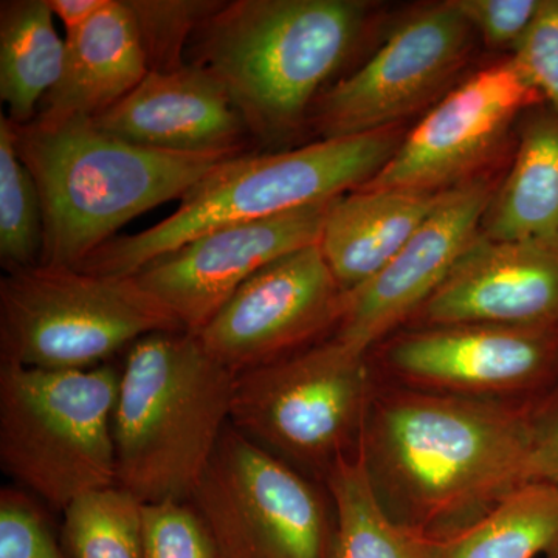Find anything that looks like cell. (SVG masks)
Listing matches in <instances>:
<instances>
[{"label":"cell","mask_w":558,"mask_h":558,"mask_svg":"<svg viewBox=\"0 0 558 558\" xmlns=\"http://www.w3.org/2000/svg\"><path fill=\"white\" fill-rule=\"evenodd\" d=\"M65 40L47 0H3L0 5V98L16 126L32 123L60 80Z\"/></svg>","instance_id":"obj_21"},{"label":"cell","mask_w":558,"mask_h":558,"mask_svg":"<svg viewBox=\"0 0 558 558\" xmlns=\"http://www.w3.org/2000/svg\"><path fill=\"white\" fill-rule=\"evenodd\" d=\"M142 505L117 484L76 498L62 512L65 553L70 558H143Z\"/></svg>","instance_id":"obj_24"},{"label":"cell","mask_w":558,"mask_h":558,"mask_svg":"<svg viewBox=\"0 0 558 558\" xmlns=\"http://www.w3.org/2000/svg\"><path fill=\"white\" fill-rule=\"evenodd\" d=\"M137 22L149 72H170L185 64L193 33L220 2L208 0H128Z\"/></svg>","instance_id":"obj_26"},{"label":"cell","mask_w":558,"mask_h":558,"mask_svg":"<svg viewBox=\"0 0 558 558\" xmlns=\"http://www.w3.org/2000/svg\"><path fill=\"white\" fill-rule=\"evenodd\" d=\"M326 483L336 517L330 558H432V539L381 505L359 447L333 462Z\"/></svg>","instance_id":"obj_23"},{"label":"cell","mask_w":558,"mask_h":558,"mask_svg":"<svg viewBox=\"0 0 558 558\" xmlns=\"http://www.w3.org/2000/svg\"><path fill=\"white\" fill-rule=\"evenodd\" d=\"M440 191L359 189L332 201L319 248L343 292L391 263L438 204Z\"/></svg>","instance_id":"obj_19"},{"label":"cell","mask_w":558,"mask_h":558,"mask_svg":"<svg viewBox=\"0 0 558 558\" xmlns=\"http://www.w3.org/2000/svg\"><path fill=\"white\" fill-rule=\"evenodd\" d=\"M432 539V558H543L558 539V484H523L478 520Z\"/></svg>","instance_id":"obj_22"},{"label":"cell","mask_w":558,"mask_h":558,"mask_svg":"<svg viewBox=\"0 0 558 558\" xmlns=\"http://www.w3.org/2000/svg\"><path fill=\"white\" fill-rule=\"evenodd\" d=\"M234 384L196 333L135 341L113 411L117 486L143 505L189 501L230 425Z\"/></svg>","instance_id":"obj_4"},{"label":"cell","mask_w":558,"mask_h":558,"mask_svg":"<svg viewBox=\"0 0 558 558\" xmlns=\"http://www.w3.org/2000/svg\"><path fill=\"white\" fill-rule=\"evenodd\" d=\"M512 58L545 105L558 113V0H542Z\"/></svg>","instance_id":"obj_29"},{"label":"cell","mask_w":558,"mask_h":558,"mask_svg":"<svg viewBox=\"0 0 558 558\" xmlns=\"http://www.w3.org/2000/svg\"><path fill=\"white\" fill-rule=\"evenodd\" d=\"M53 16L64 24L65 33L87 24L108 0H47Z\"/></svg>","instance_id":"obj_32"},{"label":"cell","mask_w":558,"mask_h":558,"mask_svg":"<svg viewBox=\"0 0 558 558\" xmlns=\"http://www.w3.org/2000/svg\"><path fill=\"white\" fill-rule=\"evenodd\" d=\"M529 475L531 483L558 484V396L539 414Z\"/></svg>","instance_id":"obj_31"},{"label":"cell","mask_w":558,"mask_h":558,"mask_svg":"<svg viewBox=\"0 0 558 558\" xmlns=\"http://www.w3.org/2000/svg\"><path fill=\"white\" fill-rule=\"evenodd\" d=\"M418 311L427 326H558V236L478 234Z\"/></svg>","instance_id":"obj_16"},{"label":"cell","mask_w":558,"mask_h":558,"mask_svg":"<svg viewBox=\"0 0 558 558\" xmlns=\"http://www.w3.org/2000/svg\"><path fill=\"white\" fill-rule=\"evenodd\" d=\"M189 501L220 558H330L336 517L322 492L231 424Z\"/></svg>","instance_id":"obj_9"},{"label":"cell","mask_w":558,"mask_h":558,"mask_svg":"<svg viewBox=\"0 0 558 558\" xmlns=\"http://www.w3.org/2000/svg\"><path fill=\"white\" fill-rule=\"evenodd\" d=\"M539 105L542 95L513 58L481 70L450 92L360 189H446L490 156L520 113Z\"/></svg>","instance_id":"obj_13"},{"label":"cell","mask_w":558,"mask_h":558,"mask_svg":"<svg viewBox=\"0 0 558 558\" xmlns=\"http://www.w3.org/2000/svg\"><path fill=\"white\" fill-rule=\"evenodd\" d=\"M483 220L488 240L558 236V113L549 106L529 113L512 170Z\"/></svg>","instance_id":"obj_20"},{"label":"cell","mask_w":558,"mask_h":558,"mask_svg":"<svg viewBox=\"0 0 558 558\" xmlns=\"http://www.w3.org/2000/svg\"><path fill=\"white\" fill-rule=\"evenodd\" d=\"M143 558H220L215 539L190 501L142 505Z\"/></svg>","instance_id":"obj_27"},{"label":"cell","mask_w":558,"mask_h":558,"mask_svg":"<svg viewBox=\"0 0 558 558\" xmlns=\"http://www.w3.org/2000/svg\"><path fill=\"white\" fill-rule=\"evenodd\" d=\"M332 201L207 231L134 278L183 329L197 333L253 275L281 256L318 244Z\"/></svg>","instance_id":"obj_14"},{"label":"cell","mask_w":558,"mask_h":558,"mask_svg":"<svg viewBox=\"0 0 558 558\" xmlns=\"http://www.w3.org/2000/svg\"><path fill=\"white\" fill-rule=\"evenodd\" d=\"M543 558H558V539L556 543H554L553 548L546 553V556Z\"/></svg>","instance_id":"obj_33"},{"label":"cell","mask_w":558,"mask_h":558,"mask_svg":"<svg viewBox=\"0 0 558 558\" xmlns=\"http://www.w3.org/2000/svg\"><path fill=\"white\" fill-rule=\"evenodd\" d=\"M13 134L17 156L38 186L44 266L78 269L121 227L182 199L227 160L142 148L106 134L89 119L13 124Z\"/></svg>","instance_id":"obj_3"},{"label":"cell","mask_w":558,"mask_h":558,"mask_svg":"<svg viewBox=\"0 0 558 558\" xmlns=\"http://www.w3.org/2000/svg\"><path fill=\"white\" fill-rule=\"evenodd\" d=\"M0 558H70L38 499L20 487L0 492Z\"/></svg>","instance_id":"obj_28"},{"label":"cell","mask_w":558,"mask_h":558,"mask_svg":"<svg viewBox=\"0 0 558 558\" xmlns=\"http://www.w3.org/2000/svg\"><path fill=\"white\" fill-rule=\"evenodd\" d=\"M120 368L0 366V464L50 509L116 486L113 411Z\"/></svg>","instance_id":"obj_6"},{"label":"cell","mask_w":558,"mask_h":558,"mask_svg":"<svg viewBox=\"0 0 558 558\" xmlns=\"http://www.w3.org/2000/svg\"><path fill=\"white\" fill-rule=\"evenodd\" d=\"M558 396L484 399L413 389L371 400L357 447L389 515L429 538L523 484L539 414Z\"/></svg>","instance_id":"obj_1"},{"label":"cell","mask_w":558,"mask_h":558,"mask_svg":"<svg viewBox=\"0 0 558 558\" xmlns=\"http://www.w3.org/2000/svg\"><path fill=\"white\" fill-rule=\"evenodd\" d=\"M387 360L428 391L543 398L558 391V326H428L392 341Z\"/></svg>","instance_id":"obj_12"},{"label":"cell","mask_w":558,"mask_h":558,"mask_svg":"<svg viewBox=\"0 0 558 558\" xmlns=\"http://www.w3.org/2000/svg\"><path fill=\"white\" fill-rule=\"evenodd\" d=\"M366 355L333 337L238 374L230 424L326 478L362 433L371 402Z\"/></svg>","instance_id":"obj_8"},{"label":"cell","mask_w":558,"mask_h":558,"mask_svg":"<svg viewBox=\"0 0 558 558\" xmlns=\"http://www.w3.org/2000/svg\"><path fill=\"white\" fill-rule=\"evenodd\" d=\"M488 46L513 47L537 16L542 0H451Z\"/></svg>","instance_id":"obj_30"},{"label":"cell","mask_w":558,"mask_h":558,"mask_svg":"<svg viewBox=\"0 0 558 558\" xmlns=\"http://www.w3.org/2000/svg\"><path fill=\"white\" fill-rule=\"evenodd\" d=\"M172 330L185 329L134 277L36 264L0 281L2 363L90 369L143 337Z\"/></svg>","instance_id":"obj_7"},{"label":"cell","mask_w":558,"mask_h":558,"mask_svg":"<svg viewBox=\"0 0 558 558\" xmlns=\"http://www.w3.org/2000/svg\"><path fill=\"white\" fill-rule=\"evenodd\" d=\"M357 0L220 2L191 36L190 64L222 84L252 140L293 134L343 64L366 20Z\"/></svg>","instance_id":"obj_2"},{"label":"cell","mask_w":558,"mask_h":558,"mask_svg":"<svg viewBox=\"0 0 558 558\" xmlns=\"http://www.w3.org/2000/svg\"><path fill=\"white\" fill-rule=\"evenodd\" d=\"M472 25L451 2L411 17L357 72L319 95L312 123L322 140L389 130L416 112L468 61Z\"/></svg>","instance_id":"obj_10"},{"label":"cell","mask_w":558,"mask_h":558,"mask_svg":"<svg viewBox=\"0 0 558 558\" xmlns=\"http://www.w3.org/2000/svg\"><path fill=\"white\" fill-rule=\"evenodd\" d=\"M400 146L389 130L319 140L277 153L220 161L157 226L113 238L78 267L105 277H135L153 260L220 227L275 218L360 189L379 174Z\"/></svg>","instance_id":"obj_5"},{"label":"cell","mask_w":558,"mask_h":558,"mask_svg":"<svg viewBox=\"0 0 558 558\" xmlns=\"http://www.w3.org/2000/svg\"><path fill=\"white\" fill-rule=\"evenodd\" d=\"M343 299L322 248L310 245L253 275L196 336L238 376L312 347L339 326Z\"/></svg>","instance_id":"obj_11"},{"label":"cell","mask_w":558,"mask_h":558,"mask_svg":"<svg viewBox=\"0 0 558 558\" xmlns=\"http://www.w3.org/2000/svg\"><path fill=\"white\" fill-rule=\"evenodd\" d=\"M492 196L484 180L440 191L436 207L391 263L344 292L336 337L368 354L381 337L421 310L478 236Z\"/></svg>","instance_id":"obj_15"},{"label":"cell","mask_w":558,"mask_h":558,"mask_svg":"<svg viewBox=\"0 0 558 558\" xmlns=\"http://www.w3.org/2000/svg\"><path fill=\"white\" fill-rule=\"evenodd\" d=\"M149 73L128 0H108L87 24L65 33L60 80L40 102L36 123L94 120L123 100Z\"/></svg>","instance_id":"obj_18"},{"label":"cell","mask_w":558,"mask_h":558,"mask_svg":"<svg viewBox=\"0 0 558 558\" xmlns=\"http://www.w3.org/2000/svg\"><path fill=\"white\" fill-rule=\"evenodd\" d=\"M94 123L142 148L220 159L247 154L252 140L222 84L190 62L170 72H149Z\"/></svg>","instance_id":"obj_17"},{"label":"cell","mask_w":558,"mask_h":558,"mask_svg":"<svg viewBox=\"0 0 558 558\" xmlns=\"http://www.w3.org/2000/svg\"><path fill=\"white\" fill-rule=\"evenodd\" d=\"M38 186L17 156L13 124L0 116V260L7 271L36 266L43 253Z\"/></svg>","instance_id":"obj_25"}]
</instances>
